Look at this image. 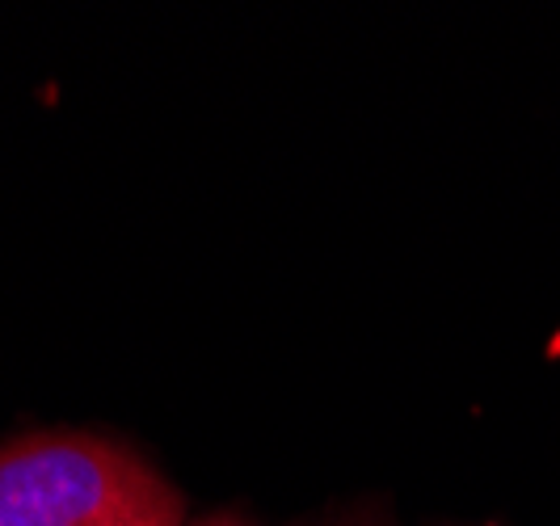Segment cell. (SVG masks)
Returning a JSON list of instances; mask_svg holds the SVG:
<instances>
[{
    "label": "cell",
    "mask_w": 560,
    "mask_h": 526,
    "mask_svg": "<svg viewBox=\"0 0 560 526\" xmlns=\"http://www.w3.org/2000/svg\"><path fill=\"white\" fill-rule=\"evenodd\" d=\"M359 526H366V523H359Z\"/></svg>",
    "instance_id": "3"
},
{
    "label": "cell",
    "mask_w": 560,
    "mask_h": 526,
    "mask_svg": "<svg viewBox=\"0 0 560 526\" xmlns=\"http://www.w3.org/2000/svg\"><path fill=\"white\" fill-rule=\"evenodd\" d=\"M186 526H253V523L241 518V514H211V518H198V523H186Z\"/></svg>",
    "instance_id": "2"
},
{
    "label": "cell",
    "mask_w": 560,
    "mask_h": 526,
    "mask_svg": "<svg viewBox=\"0 0 560 526\" xmlns=\"http://www.w3.org/2000/svg\"><path fill=\"white\" fill-rule=\"evenodd\" d=\"M0 526H186V501L136 451L56 430L0 446Z\"/></svg>",
    "instance_id": "1"
}]
</instances>
